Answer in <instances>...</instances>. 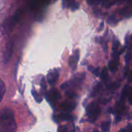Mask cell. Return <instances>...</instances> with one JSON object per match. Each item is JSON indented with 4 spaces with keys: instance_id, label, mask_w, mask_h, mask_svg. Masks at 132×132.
Instances as JSON below:
<instances>
[{
    "instance_id": "4",
    "label": "cell",
    "mask_w": 132,
    "mask_h": 132,
    "mask_svg": "<svg viewBox=\"0 0 132 132\" xmlns=\"http://www.w3.org/2000/svg\"><path fill=\"white\" fill-rule=\"evenodd\" d=\"M12 51H13V43L12 42H9L6 45L5 50V53H4V58H5V63H7L10 60L12 53Z\"/></svg>"
},
{
    "instance_id": "10",
    "label": "cell",
    "mask_w": 132,
    "mask_h": 132,
    "mask_svg": "<svg viewBox=\"0 0 132 132\" xmlns=\"http://www.w3.org/2000/svg\"><path fill=\"white\" fill-rule=\"evenodd\" d=\"M110 128V121L103 122L102 124V125H101V129H102V131L103 132L109 131Z\"/></svg>"
},
{
    "instance_id": "5",
    "label": "cell",
    "mask_w": 132,
    "mask_h": 132,
    "mask_svg": "<svg viewBox=\"0 0 132 132\" xmlns=\"http://www.w3.org/2000/svg\"><path fill=\"white\" fill-rule=\"evenodd\" d=\"M120 13L126 17H130L132 15V7H125L124 8L121 12Z\"/></svg>"
},
{
    "instance_id": "15",
    "label": "cell",
    "mask_w": 132,
    "mask_h": 132,
    "mask_svg": "<svg viewBox=\"0 0 132 132\" xmlns=\"http://www.w3.org/2000/svg\"><path fill=\"white\" fill-rule=\"evenodd\" d=\"M119 46H120V43H119L118 41H116V42L114 43L113 50H117V48L119 47Z\"/></svg>"
},
{
    "instance_id": "13",
    "label": "cell",
    "mask_w": 132,
    "mask_h": 132,
    "mask_svg": "<svg viewBox=\"0 0 132 132\" xmlns=\"http://www.w3.org/2000/svg\"><path fill=\"white\" fill-rule=\"evenodd\" d=\"M107 68L104 67L100 73V77L102 79H105L107 77Z\"/></svg>"
},
{
    "instance_id": "1",
    "label": "cell",
    "mask_w": 132,
    "mask_h": 132,
    "mask_svg": "<svg viewBox=\"0 0 132 132\" xmlns=\"http://www.w3.org/2000/svg\"><path fill=\"white\" fill-rule=\"evenodd\" d=\"M17 125L13 111L9 108L0 111V132H16Z\"/></svg>"
},
{
    "instance_id": "17",
    "label": "cell",
    "mask_w": 132,
    "mask_h": 132,
    "mask_svg": "<svg viewBox=\"0 0 132 132\" xmlns=\"http://www.w3.org/2000/svg\"><path fill=\"white\" fill-rule=\"evenodd\" d=\"M96 76H99V69L96 68V69H93V70H90Z\"/></svg>"
},
{
    "instance_id": "18",
    "label": "cell",
    "mask_w": 132,
    "mask_h": 132,
    "mask_svg": "<svg viewBox=\"0 0 132 132\" xmlns=\"http://www.w3.org/2000/svg\"><path fill=\"white\" fill-rule=\"evenodd\" d=\"M131 59V53H128L127 56H125V60H126V62H129Z\"/></svg>"
},
{
    "instance_id": "14",
    "label": "cell",
    "mask_w": 132,
    "mask_h": 132,
    "mask_svg": "<svg viewBox=\"0 0 132 132\" xmlns=\"http://www.w3.org/2000/svg\"><path fill=\"white\" fill-rule=\"evenodd\" d=\"M33 95L34 96V97H35V99L38 101V102H40L41 101H42V97H40V96H39V95H37V93H36V91H34V90H33Z\"/></svg>"
},
{
    "instance_id": "11",
    "label": "cell",
    "mask_w": 132,
    "mask_h": 132,
    "mask_svg": "<svg viewBox=\"0 0 132 132\" xmlns=\"http://www.w3.org/2000/svg\"><path fill=\"white\" fill-rule=\"evenodd\" d=\"M51 96H52V97L54 99V100H57V99H58L60 97H61V95H60V94L56 90H51Z\"/></svg>"
},
{
    "instance_id": "9",
    "label": "cell",
    "mask_w": 132,
    "mask_h": 132,
    "mask_svg": "<svg viewBox=\"0 0 132 132\" xmlns=\"http://www.w3.org/2000/svg\"><path fill=\"white\" fill-rule=\"evenodd\" d=\"M109 68L112 72H114L117 69V62L116 60H111L109 63Z\"/></svg>"
},
{
    "instance_id": "12",
    "label": "cell",
    "mask_w": 132,
    "mask_h": 132,
    "mask_svg": "<svg viewBox=\"0 0 132 132\" xmlns=\"http://www.w3.org/2000/svg\"><path fill=\"white\" fill-rule=\"evenodd\" d=\"M71 115L68 114H61L58 116L59 119L61 120V121H67V120H70L71 119Z\"/></svg>"
},
{
    "instance_id": "6",
    "label": "cell",
    "mask_w": 132,
    "mask_h": 132,
    "mask_svg": "<svg viewBox=\"0 0 132 132\" xmlns=\"http://www.w3.org/2000/svg\"><path fill=\"white\" fill-rule=\"evenodd\" d=\"M61 108H63L64 111H70L74 109L75 108V104H72V103H69V102H65L61 104Z\"/></svg>"
},
{
    "instance_id": "2",
    "label": "cell",
    "mask_w": 132,
    "mask_h": 132,
    "mask_svg": "<svg viewBox=\"0 0 132 132\" xmlns=\"http://www.w3.org/2000/svg\"><path fill=\"white\" fill-rule=\"evenodd\" d=\"M87 115L89 117V118H93V121L99 116L100 114V109L98 108L94 103H91L86 108Z\"/></svg>"
},
{
    "instance_id": "16",
    "label": "cell",
    "mask_w": 132,
    "mask_h": 132,
    "mask_svg": "<svg viewBox=\"0 0 132 132\" xmlns=\"http://www.w3.org/2000/svg\"><path fill=\"white\" fill-rule=\"evenodd\" d=\"M103 5L105 7H110V5L114 4V2H103Z\"/></svg>"
},
{
    "instance_id": "8",
    "label": "cell",
    "mask_w": 132,
    "mask_h": 132,
    "mask_svg": "<svg viewBox=\"0 0 132 132\" xmlns=\"http://www.w3.org/2000/svg\"><path fill=\"white\" fill-rule=\"evenodd\" d=\"M77 61H78V60L75 59V57L74 56H70V58H69V66H70L73 70H75V69L76 68Z\"/></svg>"
},
{
    "instance_id": "3",
    "label": "cell",
    "mask_w": 132,
    "mask_h": 132,
    "mask_svg": "<svg viewBox=\"0 0 132 132\" xmlns=\"http://www.w3.org/2000/svg\"><path fill=\"white\" fill-rule=\"evenodd\" d=\"M58 76H59L58 75V71L57 70L54 69V70L50 71L49 73L47 74V77L48 84H51V85H54L56 83L57 80L58 79Z\"/></svg>"
},
{
    "instance_id": "19",
    "label": "cell",
    "mask_w": 132,
    "mask_h": 132,
    "mask_svg": "<svg viewBox=\"0 0 132 132\" xmlns=\"http://www.w3.org/2000/svg\"><path fill=\"white\" fill-rule=\"evenodd\" d=\"M93 132H99L97 130H93Z\"/></svg>"
},
{
    "instance_id": "7",
    "label": "cell",
    "mask_w": 132,
    "mask_h": 132,
    "mask_svg": "<svg viewBox=\"0 0 132 132\" xmlns=\"http://www.w3.org/2000/svg\"><path fill=\"white\" fill-rule=\"evenodd\" d=\"M5 84L4 82L0 79V103L2 101V98L5 95Z\"/></svg>"
}]
</instances>
